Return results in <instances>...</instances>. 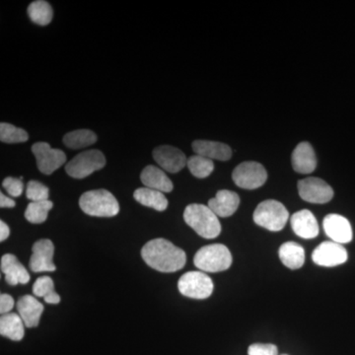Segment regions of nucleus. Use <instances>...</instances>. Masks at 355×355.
<instances>
[{
	"label": "nucleus",
	"mask_w": 355,
	"mask_h": 355,
	"mask_svg": "<svg viewBox=\"0 0 355 355\" xmlns=\"http://www.w3.org/2000/svg\"><path fill=\"white\" fill-rule=\"evenodd\" d=\"M141 257L150 268L165 273L178 272L187 263L186 253L181 248L161 238L147 242L142 248Z\"/></svg>",
	"instance_id": "nucleus-1"
},
{
	"label": "nucleus",
	"mask_w": 355,
	"mask_h": 355,
	"mask_svg": "<svg viewBox=\"0 0 355 355\" xmlns=\"http://www.w3.org/2000/svg\"><path fill=\"white\" fill-rule=\"evenodd\" d=\"M184 220L197 234L205 239H214L221 232L218 216L209 209V205L193 203L184 211Z\"/></svg>",
	"instance_id": "nucleus-2"
},
{
	"label": "nucleus",
	"mask_w": 355,
	"mask_h": 355,
	"mask_svg": "<svg viewBox=\"0 0 355 355\" xmlns=\"http://www.w3.org/2000/svg\"><path fill=\"white\" fill-rule=\"evenodd\" d=\"M79 205L90 216L113 217L120 211L118 200L107 190L86 191L81 196Z\"/></svg>",
	"instance_id": "nucleus-3"
},
{
	"label": "nucleus",
	"mask_w": 355,
	"mask_h": 355,
	"mask_svg": "<svg viewBox=\"0 0 355 355\" xmlns=\"http://www.w3.org/2000/svg\"><path fill=\"white\" fill-rule=\"evenodd\" d=\"M193 263L200 272H224L232 265V254L224 245H207L198 250Z\"/></svg>",
	"instance_id": "nucleus-4"
},
{
	"label": "nucleus",
	"mask_w": 355,
	"mask_h": 355,
	"mask_svg": "<svg viewBox=\"0 0 355 355\" xmlns=\"http://www.w3.org/2000/svg\"><path fill=\"white\" fill-rule=\"evenodd\" d=\"M253 217L257 225L272 232H279L286 227L289 214L282 202L268 200L261 202L257 207Z\"/></svg>",
	"instance_id": "nucleus-5"
},
{
	"label": "nucleus",
	"mask_w": 355,
	"mask_h": 355,
	"mask_svg": "<svg viewBox=\"0 0 355 355\" xmlns=\"http://www.w3.org/2000/svg\"><path fill=\"white\" fill-rule=\"evenodd\" d=\"M106 165V158L101 151L92 150L84 151L71 159L67 166L65 172L74 179H84L90 176L96 171H99Z\"/></svg>",
	"instance_id": "nucleus-6"
},
{
	"label": "nucleus",
	"mask_w": 355,
	"mask_h": 355,
	"mask_svg": "<svg viewBox=\"0 0 355 355\" xmlns=\"http://www.w3.org/2000/svg\"><path fill=\"white\" fill-rule=\"evenodd\" d=\"M214 282L203 272H189L182 275L178 288L182 295L191 299H207L214 292Z\"/></svg>",
	"instance_id": "nucleus-7"
},
{
	"label": "nucleus",
	"mask_w": 355,
	"mask_h": 355,
	"mask_svg": "<svg viewBox=\"0 0 355 355\" xmlns=\"http://www.w3.org/2000/svg\"><path fill=\"white\" fill-rule=\"evenodd\" d=\"M232 179L239 188L256 190L266 183L268 173L260 163L247 161L235 168L232 173Z\"/></svg>",
	"instance_id": "nucleus-8"
},
{
	"label": "nucleus",
	"mask_w": 355,
	"mask_h": 355,
	"mask_svg": "<svg viewBox=\"0 0 355 355\" xmlns=\"http://www.w3.org/2000/svg\"><path fill=\"white\" fill-rule=\"evenodd\" d=\"M299 196L305 202L323 205L331 202L334 191L330 184L317 177L306 178L298 182Z\"/></svg>",
	"instance_id": "nucleus-9"
},
{
	"label": "nucleus",
	"mask_w": 355,
	"mask_h": 355,
	"mask_svg": "<svg viewBox=\"0 0 355 355\" xmlns=\"http://www.w3.org/2000/svg\"><path fill=\"white\" fill-rule=\"evenodd\" d=\"M37 166L44 175H51L67 162V156L60 149L51 148L46 142H37L32 146Z\"/></svg>",
	"instance_id": "nucleus-10"
},
{
	"label": "nucleus",
	"mask_w": 355,
	"mask_h": 355,
	"mask_svg": "<svg viewBox=\"0 0 355 355\" xmlns=\"http://www.w3.org/2000/svg\"><path fill=\"white\" fill-rule=\"evenodd\" d=\"M349 259L347 250L343 245L333 241L320 244L312 254V260L318 266L333 268L343 265Z\"/></svg>",
	"instance_id": "nucleus-11"
},
{
	"label": "nucleus",
	"mask_w": 355,
	"mask_h": 355,
	"mask_svg": "<svg viewBox=\"0 0 355 355\" xmlns=\"http://www.w3.org/2000/svg\"><path fill=\"white\" fill-rule=\"evenodd\" d=\"M32 250L29 266L33 272H55V266L53 261L55 247L51 240H39L35 243Z\"/></svg>",
	"instance_id": "nucleus-12"
},
{
	"label": "nucleus",
	"mask_w": 355,
	"mask_h": 355,
	"mask_svg": "<svg viewBox=\"0 0 355 355\" xmlns=\"http://www.w3.org/2000/svg\"><path fill=\"white\" fill-rule=\"evenodd\" d=\"M153 158L161 169L173 174L183 170L188 163L183 151L170 146L156 147L153 150Z\"/></svg>",
	"instance_id": "nucleus-13"
},
{
	"label": "nucleus",
	"mask_w": 355,
	"mask_h": 355,
	"mask_svg": "<svg viewBox=\"0 0 355 355\" xmlns=\"http://www.w3.org/2000/svg\"><path fill=\"white\" fill-rule=\"evenodd\" d=\"M324 233L333 242L343 245L352 242V224L345 217L340 214H329L323 221Z\"/></svg>",
	"instance_id": "nucleus-14"
},
{
	"label": "nucleus",
	"mask_w": 355,
	"mask_h": 355,
	"mask_svg": "<svg viewBox=\"0 0 355 355\" xmlns=\"http://www.w3.org/2000/svg\"><path fill=\"white\" fill-rule=\"evenodd\" d=\"M292 167L299 174H310L317 167V158L309 142H301L294 149L291 157Z\"/></svg>",
	"instance_id": "nucleus-15"
},
{
	"label": "nucleus",
	"mask_w": 355,
	"mask_h": 355,
	"mask_svg": "<svg viewBox=\"0 0 355 355\" xmlns=\"http://www.w3.org/2000/svg\"><path fill=\"white\" fill-rule=\"evenodd\" d=\"M291 223L294 233L303 239H313L319 234V224L310 210L302 209L294 214Z\"/></svg>",
	"instance_id": "nucleus-16"
},
{
	"label": "nucleus",
	"mask_w": 355,
	"mask_h": 355,
	"mask_svg": "<svg viewBox=\"0 0 355 355\" xmlns=\"http://www.w3.org/2000/svg\"><path fill=\"white\" fill-rule=\"evenodd\" d=\"M240 198L234 191L221 190L216 197L209 200V207L218 217H229L237 211Z\"/></svg>",
	"instance_id": "nucleus-17"
},
{
	"label": "nucleus",
	"mask_w": 355,
	"mask_h": 355,
	"mask_svg": "<svg viewBox=\"0 0 355 355\" xmlns=\"http://www.w3.org/2000/svg\"><path fill=\"white\" fill-rule=\"evenodd\" d=\"M1 272L6 275L9 286L26 284L30 282V275L24 266L14 254H6L1 258Z\"/></svg>",
	"instance_id": "nucleus-18"
},
{
	"label": "nucleus",
	"mask_w": 355,
	"mask_h": 355,
	"mask_svg": "<svg viewBox=\"0 0 355 355\" xmlns=\"http://www.w3.org/2000/svg\"><path fill=\"white\" fill-rule=\"evenodd\" d=\"M193 150L210 160L227 161L232 157V150L227 144L210 140H196L193 142Z\"/></svg>",
	"instance_id": "nucleus-19"
},
{
	"label": "nucleus",
	"mask_w": 355,
	"mask_h": 355,
	"mask_svg": "<svg viewBox=\"0 0 355 355\" xmlns=\"http://www.w3.org/2000/svg\"><path fill=\"white\" fill-rule=\"evenodd\" d=\"M17 310L27 328H36L43 314L44 306L33 296L25 295L18 300Z\"/></svg>",
	"instance_id": "nucleus-20"
},
{
	"label": "nucleus",
	"mask_w": 355,
	"mask_h": 355,
	"mask_svg": "<svg viewBox=\"0 0 355 355\" xmlns=\"http://www.w3.org/2000/svg\"><path fill=\"white\" fill-rule=\"evenodd\" d=\"M140 180L146 188L161 191V193H171L173 183L165 172L160 168L153 165L147 166L140 175Z\"/></svg>",
	"instance_id": "nucleus-21"
},
{
	"label": "nucleus",
	"mask_w": 355,
	"mask_h": 355,
	"mask_svg": "<svg viewBox=\"0 0 355 355\" xmlns=\"http://www.w3.org/2000/svg\"><path fill=\"white\" fill-rule=\"evenodd\" d=\"M279 259L286 268L298 270L305 263V250L295 242H286L279 248Z\"/></svg>",
	"instance_id": "nucleus-22"
},
{
	"label": "nucleus",
	"mask_w": 355,
	"mask_h": 355,
	"mask_svg": "<svg viewBox=\"0 0 355 355\" xmlns=\"http://www.w3.org/2000/svg\"><path fill=\"white\" fill-rule=\"evenodd\" d=\"M24 322L16 313L2 315L0 319V334L14 342H19L24 338Z\"/></svg>",
	"instance_id": "nucleus-23"
},
{
	"label": "nucleus",
	"mask_w": 355,
	"mask_h": 355,
	"mask_svg": "<svg viewBox=\"0 0 355 355\" xmlns=\"http://www.w3.org/2000/svg\"><path fill=\"white\" fill-rule=\"evenodd\" d=\"M133 198L144 207H150L157 211H164L168 207V200L164 193L153 189L139 188L133 193Z\"/></svg>",
	"instance_id": "nucleus-24"
},
{
	"label": "nucleus",
	"mask_w": 355,
	"mask_h": 355,
	"mask_svg": "<svg viewBox=\"0 0 355 355\" xmlns=\"http://www.w3.org/2000/svg\"><path fill=\"white\" fill-rule=\"evenodd\" d=\"M97 139V135L92 130H77L64 135V144L70 149H81L92 146Z\"/></svg>",
	"instance_id": "nucleus-25"
},
{
	"label": "nucleus",
	"mask_w": 355,
	"mask_h": 355,
	"mask_svg": "<svg viewBox=\"0 0 355 355\" xmlns=\"http://www.w3.org/2000/svg\"><path fill=\"white\" fill-rule=\"evenodd\" d=\"M28 15L36 24L46 26L50 24L53 19V8L49 2L37 0L28 7Z\"/></svg>",
	"instance_id": "nucleus-26"
},
{
	"label": "nucleus",
	"mask_w": 355,
	"mask_h": 355,
	"mask_svg": "<svg viewBox=\"0 0 355 355\" xmlns=\"http://www.w3.org/2000/svg\"><path fill=\"white\" fill-rule=\"evenodd\" d=\"M53 207V205L51 200L30 202L25 211L26 219L33 224L43 223L48 218L49 212Z\"/></svg>",
	"instance_id": "nucleus-27"
},
{
	"label": "nucleus",
	"mask_w": 355,
	"mask_h": 355,
	"mask_svg": "<svg viewBox=\"0 0 355 355\" xmlns=\"http://www.w3.org/2000/svg\"><path fill=\"white\" fill-rule=\"evenodd\" d=\"M187 166L191 174L198 179H205V178L209 177L214 170V161L198 155V154L188 159Z\"/></svg>",
	"instance_id": "nucleus-28"
},
{
	"label": "nucleus",
	"mask_w": 355,
	"mask_h": 355,
	"mask_svg": "<svg viewBox=\"0 0 355 355\" xmlns=\"http://www.w3.org/2000/svg\"><path fill=\"white\" fill-rule=\"evenodd\" d=\"M29 135L26 130L10 125V123H0V140L4 144H21L27 141Z\"/></svg>",
	"instance_id": "nucleus-29"
},
{
	"label": "nucleus",
	"mask_w": 355,
	"mask_h": 355,
	"mask_svg": "<svg viewBox=\"0 0 355 355\" xmlns=\"http://www.w3.org/2000/svg\"><path fill=\"white\" fill-rule=\"evenodd\" d=\"M49 196H50V190L44 184L38 181H30L28 183L26 197L32 202L49 200Z\"/></svg>",
	"instance_id": "nucleus-30"
},
{
	"label": "nucleus",
	"mask_w": 355,
	"mask_h": 355,
	"mask_svg": "<svg viewBox=\"0 0 355 355\" xmlns=\"http://www.w3.org/2000/svg\"><path fill=\"white\" fill-rule=\"evenodd\" d=\"M53 291H55V284L53 279L46 275L39 277L33 286V293L37 297L44 298Z\"/></svg>",
	"instance_id": "nucleus-31"
},
{
	"label": "nucleus",
	"mask_w": 355,
	"mask_h": 355,
	"mask_svg": "<svg viewBox=\"0 0 355 355\" xmlns=\"http://www.w3.org/2000/svg\"><path fill=\"white\" fill-rule=\"evenodd\" d=\"M2 187L7 191V193H9L13 198L20 197L22 195L23 190H24L22 180L12 177L6 178L2 183Z\"/></svg>",
	"instance_id": "nucleus-32"
},
{
	"label": "nucleus",
	"mask_w": 355,
	"mask_h": 355,
	"mask_svg": "<svg viewBox=\"0 0 355 355\" xmlns=\"http://www.w3.org/2000/svg\"><path fill=\"white\" fill-rule=\"evenodd\" d=\"M248 354L249 355H277V345L272 343H254L250 345L248 349Z\"/></svg>",
	"instance_id": "nucleus-33"
},
{
	"label": "nucleus",
	"mask_w": 355,
	"mask_h": 355,
	"mask_svg": "<svg viewBox=\"0 0 355 355\" xmlns=\"http://www.w3.org/2000/svg\"><path fill=\"white\" fill-rule=\"evenodd\" d=\"M14 307V299L8 294H1L0 296V313L1 315L8 314Z\"/></svg>",
	"instance_id": "nucleus-34"
},
{
	"label": "nucleus",
	"mask_w": 355,
	"mask_h": 355,
	"mask_svg": "<svg viewBox=\"0 0 355 355\" xmlns=\"http://www.w3.org/2000/svg\"><path fill=\"white\" fill-rule=\"evenodd\" d=\"M15 205L16 203L12 198L6 197L4 193H0V207H1V209H12L15 207Z\"/></svg>",
	"instance_id": "nucleus-35"
},
{
	"label": "nucleus",
	"mask_w": 355,
	"mask_h": 355,
	"mask_svg": "<svg viewBox=\"0 0 355 355\" xmlns=\"http://www.w3.org/2000/svg\"><path fill=\"white\" fill-rule=\"evenodd\" d=\"M10 235V229L4 221H0V241H6Z\"/></svg>",
	"instance_id": "nucleus-36"
},
{
	"label": "nucleus",
	"mask_w": 355,
	"mask_h": 355,
	"mask_svg": "<svg viewBox=\"0 0 355 355\" xmlns=\"http://www.w3.org/2000/svg\"><path fill=\"white\" fill-rule=\"evenodd\" d=\"M44 299L48 304L55 305L60 302V296L58 295L55 291L51 292V294H49V295L46 296Z\"/></svg>",
	"instance_id": "nucleus-37"
},
{
	"label": "nucleus",
	"mask_w": 355,
	"mask_h": 355,
	"mask_svg": "<svg viewBox=\"0 0 355 355\" xmlns=\"http://www.w3.org/2000/svg\"><path fill=\"white\" fill-rule=\"evenodd\" d=\"M284 355H286V354H284Z\"/></svg>",
	"instance_id": "nucleus-38"
}]
</instances>
